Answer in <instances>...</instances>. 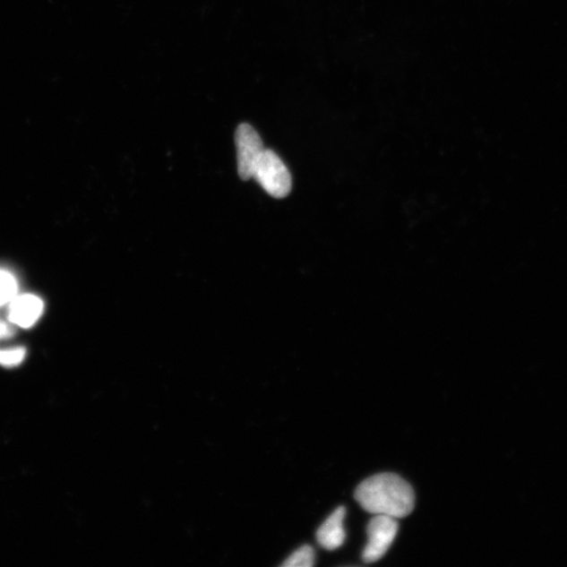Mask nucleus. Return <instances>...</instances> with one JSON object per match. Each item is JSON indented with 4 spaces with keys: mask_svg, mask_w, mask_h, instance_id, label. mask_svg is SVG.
Instances as JSON below:
<instances>
[{
    "mask_svg": "<svg viewBox=\"0 0 567 567\" xmlns=\"http://www.w3.org/2000/svg\"><path fill=\"white\" fill-rule=\"evenodd\" d=\"M355 497L361 507L374 515L404 518L416 507V494L404 478L393 473L374 475L357 487Z\"/></svg>",
    "mask_w": 567,
    "mask_h": 567,
    "instance_id": "nucleus-1",
    "label": "nucleus"
},
{
    "mask_svg": "<svg viewBox=\"0 0 567 567\" xmlns=\"http://www.w3.org/2000/svg\"><path fill=\"white\" fill-rule=\"evenodd\" d=\"M253 178L274 198L288 196L292 178L288 168L276 152L266 150L261 155L253 170Z\"/></svg>",
    "mask_w": 567,
    "mask_h": 567,
    "instance_id": "nucleus-2",
    "label": "nucleus"
},
{
    "mask_svg": "<svg viewBox=\"0 0 567 567\" xmlns=\"http://www.w3.org/2000/svg\"><path fill=\"white\" fill-rule=\"evenodd\" d=\"M399 532L396 518L386 515H375L368 524V544L365 546L363 559L365 563H374L388 552Z\"/></svg>",
    "mask_w": 567,
    "mask_h": 567,
    "instance_id": "nucleus-3",
    "label": "nucleus"
},
{
    "mask_svg": "<svg viewBox=\"0 0 567 567\" xmlns=\"http://www.w3.org/2000/svg\"><path fill=\"white\" fill-rule=\"evenodd\" d=\"M237 170L242 180L253 178L255 164L265 150L263 142L252 125L243 124L236 133Z\"/></svg>",
    "mask_w": 567,
    "mask_h": 567,
    "instance_id": "nucleus-4",
    "label": "nucleus"
},
{
    "mask_svg": "<svg viewBox=\"0 0 567 567\" xmlns=\"http://www.w3.org/2000/svg\"><path fill=\"white\" fill-rule=\"evenodd\" d=\"M45 303L35 295H17L9 304L8 320L22 329L32 328L44 314Z\"/></svg>",
    "mask_w": 567,
    "mask_h": 567,
    "instance_id": "nucleus-5",
    "label": "nucleus"
},
{
    "mask_svg": "<svg viewBox=\"0 0 567 567\" xmlns=\"http://www.w3.org/2000/svg\"><path fill=\"white\" fill-rule=\"evenodd\" d=\"M346 517V508L339 507L329 516L316 533V539L322 547L328 551H334L344 545L346 539V530L344 528V520Z\"/></svg>",
    "mask_w": 567,
    "mask_h": 567,
    "instance_id": "nucleus-6",
    "label": "nucleus"
},
{
    "mask_svg": "<svg viewBox=\"0 0 567 567\" xmlns=\"http://www.w3.org/2000/svg\"><path fill=\"white\" fill-rule=\"evenodd\" d=\"M18 280L13 273L0 268V307L9 305L18 295Z\"/></svg>",
    "mask_w": 567,
    "mask_h": 567,
    "instance_id": "nucleus-7",
    "label": "nucleus"
},
{
    "mask_svg": "<svg viewBox=\"0 0 567 567\" xmlns=\"http://www.w3.org/2000/svg\"><path fill=\"white\" fill-rule=\"evenodd\" d=\"M315 554L314 548L304 546L291 554L282 564L286 567H310L314 564Z\"/></svg>",
    "mask_w": 567,
    "mask_h": 567,
    "instance_id": "nucleus-8",
    "label": "nucleus"
},
{
    "mask_svg": "<svg viewBox=\"0 0 567 567\" xmlns=\"http://www.w3.org/2000/svg\"><path fill=\"white\" fill-rule=\"evenodd\" d=\"M27 349L24 347L0 350V365L5 368L18 367L26 359Z\"/></svg>",
    "mask_w": 567,
    "mask_h": 567,
    "instance_id": "nucleus-9",
    "label": "nucleus"
},
{
    "mask_svg": "<svg viewBox=\"0 0 567 567\" xmlns=\"http://www.w3.org/2000/svg\"><path fill=\"white\" fill-rule=\"evenodd\" d=\"M15 335V329L11 325V322H5L0 321V340L9 339Z\"/></svg>",
    "mask_w": 567,
    "mask_h": 567,
    "instance_id": "nucleus-10",
    "label": "nucleus"
}]
</instances>
